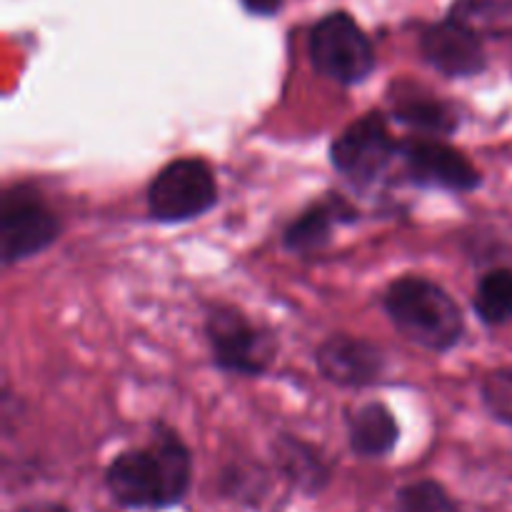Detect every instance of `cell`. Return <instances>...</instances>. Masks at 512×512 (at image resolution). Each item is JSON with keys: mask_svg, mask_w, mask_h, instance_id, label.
<instances>
[{"mask_svg": "<svg viewBox=\"0 0 512 512\" xmlns=\"http://www.w3.org/2000/svg\"><path fill=\"white\" fill-rule=\"evenodd\" d=\"M193 460L183 440L158 425L148 448L125 450L105 470V485L123 508H170L188 495Z\"/></svg>", "mask_w": 512, "mask_h": 512, "instance_id": "obj_1", "label": "cell"}, {"mask_svg": "<svg viewBox=\"0 0 512 512\" xmlns=\"http://www.w3.org/2000/svg\"><path fill=\"white\" fill-rule=\"evenodd\" d=\"M385 313L410 343L433 353L455 348L465 333V318L453 295L438 283L405 275L385 290Z\"/></svg>", "mask_w": 512, "mask_h": 512, "instance_id": "obj_2", "label": "cell"}, {"mask_svg": "<svg viewBox=\"0 0 512 512\" xmlns=\"http://www.w3.org/2000/svg\"><path fill=\"white\" fill-rule=\"evenodd\" d=\"M60 220L40 190L15 183L0 195V255L5 265L43 253L58 240Z\"/></svg>", "mask_w": 512, "mask_h": 512, "instance_id": "obj_3", "label": "cell"}, {"mask_svg": "<svg viewBox=\"0 0 512 512\" xmlns=\"http://www.w3.org/2000/svg\"><path fill=\"white\" fill-rule=\"evenodd\" d=\"M218 203V183L203 158H178L165 165L148 185L150 218L158 223H185Z\"/></svg>", "mask_w": 512, "mask_h": 512, "instance_id": "obj_4", "label": "cell"}, {"mask_svg": "<svg viewBox=\"0 0 512 512\" xmlns=\"http://www.w3.org/2000/svg\"><path fill=\"white\" fill-rule=\"evenodd\" d=\"M310 60L325 78L355 85L373 73L375 48L348 13H330L310 33Z\"/></svg>", "mask_w": 512, "mask_h": 512, "instance_id": "obj_5", "label": "cell"}, {"mask_svg": "<svg viewBox=\"0 0 512 512\" xmlns=\"http://www.w3.org/2000/svg\"><path fill=\"white\" fill-rule=\"evenodd\" d=\"M215 365L233 375H263L275 355V340L260 325H253L240 310L220 305L205 320Z\"/></svg>", "mask_w": 512, "mask_h": 512, "instance_id": "obj_6", "label": "cell"}, {"mask_svg": "<svg viewBox=\"0 0 512 512\" xmlns=\"http://www.w3.org/2000/svg\"><path fill=\"white\" fill-rule=\"evenodd\" d=\"M403 150V143L390 133L383 113H368L350 123L330 145V160L335 170L350 183L370 185L390 168Z\"/></svg>", "mask_w": 512, "mask_h": 512, "instance_id": "obj_7", "label": "cell"}, {"mask_svg": "<svg viewBox=\"0 0 512 512\" xmlns=\"http://www.w3.org/2000/svg\"><path fill=\"white\" fill-rule=\"evenodd\" d=\"M408 175L420 185L470 193L480 185V173L468 155L435 138H413L400 150Z\"/></svg>", "mask_w": 512, "mask_h": 512, "instance_id": "obj_8", "label": "cell"}, {"mask_svg": "<svg viewBox=\"0 0 512 512\" xmlns=\"http://www.w3.org/2000/svg\"><path fill=\"white\" fill-rule=\"evenodd\" d=\"M420 50L435 70L450 78H470L485 70L480 33L455 15L430 25L420 38Z\"/></svg>", "mask_w": 512, "mask_h": 512, "instance_id": "obj_9", "label": "cell"}, {"mask_svg": "<svg viewBox=\"0 0 512 512\" xmlns=\"http://www.w3.org/2000/svg\"><path fill=\"white\" fill-rule=\"evenodd\" d=\"M318 370L325 380L340 388H368L383 375L385 358L370 340L353 335H333L325 340L315 355Z\"/></svg>", "mask_w": 512, "mask_h": 512, "instance_id": "obj_10", "label": "cell"}, {"mask_svg": "<svg viewBox=\"0 0 512 512\" xmlns=\"http://www.w3.org/2000/svg\"><path fill=\"white\" fill-rule=\"evenodd\" d=\"M353 218L355 210L350 208L343 198L328 195L325 200H318V203L310 205L308 210H303V213L288 225V230H285L283 235V243L285 248L293 250V253H315V250L325 248V245L330 243L335 225Z\"/></svg>", "mask_w": 512, "mask_h": 512, "instance_id": "obj_11", "label": "cell"}, {"mask_svg": "<svg viewBox=\"0 0 512 512\" xmlns=\"http://www.w3.org/2000/svg\"><path fill=\"white\" fill-rule=\"evenodd\" d=\"M398 423L383 403H368L350 418V448L360 458H385L398 443Z\"/></svg>", "mask_w": 512, "mask_h": 512, "instance_id": "obj_12", "label": "cell"}, {"mask_svg": "<svg viewBox=\"0 0 512 512\" xmlns=\"http://www.w3.org/2000/svg\"><path fill=\"white\" fill-rule=\"evenodd\" d=\"M395 118L423 135H448L458 128V113L448 103L435 98L410 95L395 105Z\"/></svg>", "mask_w": 512, "mask_h": 512, "instance_id": "obj_13", "label": "cell"}, {"mask_svg": "<svg viewBox=\"0 0 512 512\" xmlns=\"http://www.w3.org/2000/svg\"><path fill=\"white\" fill-rule=\"evenodd\" d=\"M475 313L483 323L503 325L512 318V270H490L475 290Z\"/></svg>", "mask_w": 512, "mask_h": 512, "instance_id": "obj_14", "label": "cell"}, {"mask_svg": "<svg viewBox=\"0 0 512 512\" xmlns=\"http://www.w3.org/2000/svg\"><path fill=\"white\" fill-rule=\"evenodd\" d=\"M395 512H460L448 490L435 480H420L398 493Z\"/></svg>", "mask_w": 512, "mask_h": 512, "instance_id": "obj_15", "label": "cell"}, {"mask_svg": "<svg viewBox=\"0 0 512 512\" xmlns=\"http://www.w3.org/2000/svg\"><path fill=\"white\" fill-rule=\"evenodd\" d=\"M483 403L495 420L512 425V368L493 370L483 380Z\"/></svg>", "mask_w": 512, "mask_h": 512, "instance_id": "obj_16", "label": "cell"}, {"mask_svg": "<svg viewBox=\"0 0 512 512\" xmlns=\"http://www.w3.org/2000/svg\"><path fill=\"white\" fill-rule=\"evenodd\" d=\"M303 443H295V440H283V463L288 468V473L293 475L295 483L305 485L310 483L313 488L323 485L325 480V468L323 460H318L315 455L305 453Z\"/></svg>", "mask_w": 512, "mask_h": 512, "instance_id": "obj_17", "label": "cell"}, {"mask_svg": "<svg viewBox=\"0 0 512 512\" xmlns=\"http://www.w3.org/2000/svg\"><path fill=\"white\" fill-rule=\"evenodd\" d=\"M245 10L253 15H275L283 5V0H243Z\"/></svg>", "mask_w": 512, "mask_h": 512, "instance_id": "obj_18", "label": "cell"}, {"mask_svg": "<svg viewBox=\"0 0 512 512\" xmlns=\"http://www.w3.org/2000/svg\"><path fill=\"white\" fill-rule=\"evenodd\" d=\"M28 512H70L65 505H58V503H48V505H38V508L28 510Z\"/></svg>", "mask_w": 512, "mask_h": 512, "instance_id": "obj_19", "label": "cell"}]
</instances>
